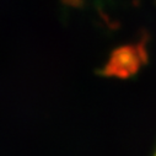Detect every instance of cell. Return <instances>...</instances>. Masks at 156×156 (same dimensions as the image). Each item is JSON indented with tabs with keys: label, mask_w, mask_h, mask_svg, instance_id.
Returning <instances> with one entry per match:
<instances>
[{
	"label": "cell",
	"mask_w": 156,
	"mask_h": 156,
	"mask_svg": "<svg viewBox=\"0 0 156 156\" xmlns=\"http://www.w3.org/2000/svg\"><path fill=\"white\" fill-rule=\"evenodd\" d=\"M154 156H156V151H155V154H154Z\"/></svg>",
	"instance_id": "1"
}]
</instances>
